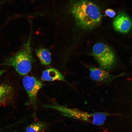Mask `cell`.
<instances>
[{
    "label": "cell",
    "mask_w": 132,
    "mask_h": 132,
    "mask_svg": "<svg viewBox=\"0 0 132 132\" xmlns=\"http://www.w3.org/2000/svg\"></svg>",
    "instance_id": "14"
},
{
    "label": "cell",
    "mask_w": 132,
    "mask_h": 132,
    "mask_svg": "<svg viewBox=\"0 0 132 132\" xmlns=\"http://www.w3.org/2000/svg\"><path fill=\"white\" fill-rule=\"evenodd\" d=\"M72 3L71 12L80 27L90 29L99 23L102 17L101 10L94 3L88 0H77Z\"/></svg>",
    "instance_id": "1"
},
{
    "label": "cell",
    "mask_w": 132,
    "mask_h": 132,
    "mask_svg": "<svg viewBox=\"0 0 132 132\" xmlns=\"http://www.w3.org/2000/svg\"><path fill=\"white\" fill-rule=\"evenodd\" d=\"M41 79L44 81L64 80V77L57 70L53 68L46 69L43 73Z\"/></svg>",
    "instance_id": "9"
},
{
    "label": "cell",
    "mask_w": 132,
    "mask_h": 132,
    "mask_svg": "<svg viewBox=\"0 0 132 132\" xmlns=\"http://www.w3.org/2000/svg\"><path fill=\"white\" fill-rule=\"evenodd\" d=\"M5 70H0V76L3 74L5 72Z\"/></svg>",
    "instance_id": "13"
},
{
    "label": "cell",
    "mask_w": 132,
    "mask_h": 132,
    "mask_svg": "<svg viewBox=\"0 0 132 132\" xmlns=\"http://www.w3.org/2000/svg\"><path fill=\"white\" fill-rule=\"evenodd\" d=\"M14 90L11 86L0 83V106H5L11 101L14 96Z\"/></svg>",
    "instance_id": "8"
},
{
    "label": "cell",
    "mask_w": 132,
    "mask_h": 132,
    "mask_svg": "<svg viewBox=\"0 0 132 132\" xmlns=\"http://www.w3.org/2000/svg\"><path fill=\"white\" fill-rule=\"evenodd\" d=\"M113 27L115 30L123 33L128 32L132 25L131 18L125 12L120 13L114 18L112 22Z\"/></svg>",
    "instance_id": "6"
},
{
    "label": "cell",
    "mask_w": 132,
    "mask_h": 132,
    "mask_svg": "<svg viewBox=\"0 0 132 132\" xmlns=\"http://www.w3.org/2000/svg\"><path fill=\"white\" fill-rule=\"evenodd\" d=\"M46 108L58 111L63 115L84 121L97 125H102L110 114L100 112L89 113L76 109L69 108L58 104L46 105Z\"/></svg>",
    "instance_id": "3"
},
{
    "label": "cell",
    "mask_w": 132,
    "mask_h": 132,
    "mask_svg": "<svg viewBox=\"0 0 132 132\" xmlns=\"http://www.w3.org/2000/svg\"><path fill=\"white\" fill-rule=\"evenodd\" d=\"M105 13L107 16L110 18L114 17L116 14V12L114 10L110 9H107L105 11Z\"/></svg>",
    "instance_id": "12"
},
{
    "label": "cell",
    "mask_w": 132,
    "mask_h": 132,
    "mask_svg": "<svg viewBox=\"0 0 132 132\" xmlns=\"http://www.w3.org/2000/svg\"><path fill=\"white\" fill-rule=\"evenodd\" d=\"M30 38L23 47L15 54L7 58L0 66L14 67L20 75H24L31 70L33 58L31 54Z\"/></svg>",
    "instance_id": "2"
},
{
    "label": "cell",
    "mask_w": 132,
    "mask_h": 132,
    "mask_svg": "<svg viewBox=\"0 0 132 132\" xmlns=\"http://www.w3.org/2000/svg\"><path fill=\"white\" fill-rule=\"evenodd\" d=\"M92 54L99 67L108 70L112 68L115 62V55L108 45L102 43H97L93 47Z\"/></svg>",
    "instance_id": "4"
},
{
    "label": "cell",
    "mask_w": 132,
    "mask_h": 132,
    "mask_svg": "<svg viewBox=\"0 0 132 132\" xmlns=\"http://www.w3.org/2000/svg\"><path fill=\"white\" fill-rule=\"evenodd\" d=\"M22 82L30 102L31 103L35 104L37 93L44 84L37 78L27 75L23 78Z\"/></svg>",
    "instance_id": "5"
},
{
    "label": "cell",
    "mask_w": 132,
    "mask_h": 132,
    "mask_svg": "<svg viewBox=\"0 0 132 132\" xmlns=\"http://www.w3.org/2000/svg\"><path fill=\"white\" fill-rule=\"evenodd\" d=\"M49 126L47 123L42 121L33 123L26 128V132H42Z\"/></svg>",
    "instance_id": "11"
},
{
    "label": "cell",
    "mask_w": 132,
    "mask_h": 132,
    "mask_svg": "<svg viewBox=\"0 0 132 132\" xmlns=\"http://www.w3.org/2000/svg\"><path fill=\"white\" fill-rule=\"evenodd\" d=\"M36 53L42 64L45 65H48L50 64L51 61V57L48 50L44 48H39L36 51Z\"/></svg>",
    "instance_id": "10"
},
{
    "label": "cell",
    "mask_w": 132,
    "mask_h": 132,
    "mask_svg": "<svg viewBox=\"0 0 132 132\" xmlns=\"http://www.w3.org/2000/svg\"><path fill=\"white\" fill-rule=\"evenodd\" d=\"M88 70L90 78L96 82L108 83L114 78L108 70L99 67L90 66L88 68Z\"/></svg>",
    "instance_id": "7"
}]
</instances>
